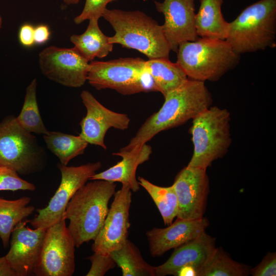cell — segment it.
<instances>
[{
  "label": "cell",
  "instance_id": "cell-25",
  "mask_svg": "<svg viewBox=\"0 0 276 276\" xmlns=\"http://www.w3.org/2000/svg\"><path fill=\"white\" fill-rule=\"evenodd\" d=\"M110 255L123 276H155V266L147 263L137 247L128 239L123 247Z\"/></svg>",
  "mask_w": 276,
  "mask_h": 276
},
{
  "label": "cell",
  "instance_id": "cell-29",
  "mask_svg": "<svg viewBox=\"0 0 276 276\" xmlns=\"http://www.w3.org/2000/svg\"><path fill=\"white\" fill-rule=\"evenodd\" d=\"M35 189L33 183L20 178L15 170L0 166V191H34Z\"/></svg>",
  "mask_w": 276,
  "mask_h": 276
},
{
  "label": "cell",
  "instance_id": "cell-37",
  "mask_svg": "<svg viewBox=\"0 0 276 276\" xmlns=\"http://www.w3.org/2000/svg\"><path fill=\"white\" fill-rule=\"evenodd\" d=\"M65 4L67 5L76 4L79 3L80 0H62Z\"/></svg>",
  "mask_w": 276,
  "mask_h": 276
},
{
  "label": "cell",
  "instance_id": "cell-13",
  "mask_svg": "<svg viewBox=\"0 0 276 276\" xmlns=\"http://www.w3.org/2000/svg\"><path fill=\"white\" fill-rule=\"evenodd\" d=\"M206 170L187 166L176 176L172 185L178 201L177 218L194 220L204 217L209 193Z\"/></svg>",
  "mask_w": 276,
  "mask_h": 276
},
{
  "label": "cell",
  "instance_id": "cell-23",
  "mask_svg": "<svg viewBox=\"0 0 276 276\" xmlns=\"http://www.w3.org/2000/svg\"><path fill=\"white\" fill-rule=\"evenodd\" d=\"M31 199L27 196L14 200L0 197V238L3 246H9L10 236L15 226L32 214L35 208L28 205Z\"/></svg>",
  "mask_w": 276,
  "mask_h": 276
},
{
  "label": "cell",
  "instance_id": "cell-36",
  "mask_svg": "<svg viewBox=\"0 0 276 276\" xmlns=\"http://www.w3.org/2000/svg\"><path fill=\"white\" fill-rule=\"evenodd\" d=\"M176 276H198V270L191 265L183 266L179 269Z\"/></svg>",
  "mask_w": 276,
  "mask_h": 276
},
{
  "label": "cell",
  "instance_id": "cell-20",
  "mask_svg": "<svg viewBox=\"0 0 276 276\" xmlns=\"http://www.w3.org/2000/svg\"><path fill=\"white\" fill-rule=\"evenodd\" d=\"M223 2V0H200L195 15V27L199 37L225 40L229 22L222 13Z\"/></svg>",
  "mask_w": 276,
  "mask_h": 276
},
{
  "label": "cell",
  "instance_id": "cell-7",
  "mask_svg": "<svg viewBox=\"0 0 276 276\" xmlns=\"http://www.w3.org/2000/svg\"><path fill=\"white\" fill-rule=\"evenodd\" d=\"M141 58H121L89 63L87 80L96 89L110 88L124 95L158 91Z\"/></svg>",
  "mask_w": 276,
  "mask_h": 276
},
{
  "label": "cell",
  "instance_id": "cell-1",
  "mask_svg": "<svg viewBox=\"0 0 276 276\" xmlns=\"http://www.w3.org/2000/svg\"><path fill=\"white\" fill-rule=\"evenodd\" d=\"M159 109L149 117L129 143L120 150L128 151L161 131L180 126L211 106L212 96L202 81L188 79L164 97Z\"/></svg>",
  "mask_w": 276,
  "mask_h": 276
},
{
  "label": "cell",
  "instance_id": "cell-19",
  "mask_svg": "<svg viewBox=\"0 0 276 276\" xmlns=\"http://www.w3.org/2000/svg\"><path fill=\"white\" fill-rule=\"evenodd\" d=\"M151 153V147L146 144L128 151L120 150L113 155L121 157L122 159L120 162L104 171L95 174L89 180L119 182L128 186L133 192H136L140 188L136 178V169L140 165L149 159Z\"/></svg>",
  "mask_w": 276,
  "mask_h": 276
},
{
  "label": "cell",
  "instance_id": "cell-9",
  "mask_svg": "<svg viewBox=\"0 0 276 276\" xmlns=\"http://www.w3.org/2000/svg\"><path fill=\"white\" fill-rule=\"evenodd\" d=\"M100 162L79 166L58 164L61 174L60 184L47 206L37 210L38 214L28 220L34 228L47 229L64 218L66 205L74 194L96 173Z\"/></svg>",
  "mask_w": 276,
  "mask_h": 276
},
{
  "label": "cell",
  "instance_id": "cell-8",
  "mask_svg": "<svg viewBox=\"0 0 276 276\" xmlns=\"http://www.w3.org/2000/svg\"><path fill=\"white\" fill-rule=\"evenodd\" d=\"M45 156L36 137L22 128L16 117L9 116L0 122V166L28 175L42 168Z\"/></svg>",
  "mask_w": 276,
  "mask_h": 276
},
{
  "label": "cell",
  "instance_id": "cell-17",
  "mask_svg": "<svg viewBox=\"0 0 276 276\" xmlns=\"http://www.w3.org/2000/svg\"><path fill=\"white\" fill-rule=\"evenodd\" d=\"M209 225L204 217L194 220L177 218L166 228L154 227L146 232L152 256L159 257L198 237Z\"/></svg>",
  "mask_w": 276,
  "mask_h": 276
},
{
  "label": "cell",
  "instance_id": "cell-28",
  "mask_svg": "<svg viewBox=\"0 0 276 276\" xmlns=\"http://www.w3.org/2000/svg\"><path fill=\"white\" fill-rule=\"evenodd\" d=\"M250 269L233 260L222 248H216L198 276H246L250 274Z\"/></svg>",
  "mask_w": 276,
  "mask_h": 276
},
{
  "label": "cell",
  "instance_id": "cell-12",
  "mask_svg": "<svg viewBox=\"0 0 276 276\" xmlns=\"http://www.w3.org/2000/svg\"><path fill=\"white\" fill-rule=\"evenodd\" d=\"M131 195L129 187L123 185L115 192L103 225L92 244L94 252L108 255L121 248L126 243L130 227Z\"/></svg>",
  "mask_w": 276,
  "mask_h": 276
},
{
  "label": "cell",
  "instance_id": "cell-14",
  "mask_svg": "<svg viewBox=\"0 0 276 276\" xmlns=\"http://www.w3.org/2000/svg\"><path fill=\"white\" fill-rule=\"evenodd\" d=\"M80 97L86 109V114L81 120L79 135L88 144L106 149L104 139L110 128L124 130L130 124L125 113L112 111L101 104L88 90L82 91Z\"/></svg>",
  "mask_w": 276,
  "mask_h": 276
},
{
  "label": "cell",
  "instance_id": "cell-22",
  "mask_svg": "<svg viewBox=\"0 0 276 276\" xmlns=\"http://www.w3.org/2000/svg\"><path fill=\"white\" fill-rule=\"evenodd\" d=\"M145 67L153 78L158 92L164 97L189 79L180 66L169 59L148 60L146 61Z\"/></svg>",
  "mask_w": 276,
  "mask_h": 276
},
{
  "label": "cell",
  "instance_id": "cell-34",
  "mask_svg": "<svg viewBox=\"0 0 276 276\" xmlns=\"http://www.w3.org/2000/svg\"><path fill=\"white\" fill-rule=\"evenodd\" d=\"M34 35L35 44H42L49 40L51 32L47 25L41 24L34 27Z\"/></svg>",
  "mask_w": 276,
  "mask_h": 276
},
{
  "label": "cell",
  "instance_id": "cell-26",
  "mask_svg": "<svg viewBox=\"0 0 276 276\" xmlns=\"http://www.w3.org/2000/svg\"><path fill=\"white\" fill-rule=\"evenodd\" d=\"M138 181L153 199L164 224H171L178 213V201L173 185L167 187L158 186L143 177H139Z\"/></svg>",
  "mask_w": 276,
  "mask_h": 276
},
{
  "label": "cell",
  "instance_id": "cell-5",
  "mask_svg": "<svg viewBox=\"0 0 276 276\" xmlns=\"http://www.w3.org/2000/svg\"><path fill=\"white\" fill-rule=\"evenodd\" d=\"M225 40L242 54L276 47V0H260L228 24Z\"/></svg>",
  "mask_w": 276,
  "mask_h": 276
},
{
  "label": "cell",
  "instance_id": "cell-16",
  "mask_svg": "<svg viewBox=\"0 0 276 276\" xmlns=\"http://www.w3.org/2000/svg\"><path fill=\"white\" fill-rule=\"evenodd\" d=\"M28 220L19 222L11 234L10 248L5 256L16 276L34 274L47 229L29 228Z\"/></svg>",
  "mask_w": 276,
  "mask_h": 276
},
{
  "label": "cell",
  "instance_id": "cell-18",
  "mask_svg": "<svg viewBox=\"0 0 276 276\" xmlns=\"http://www.w3.org/2000/svg\"><path fill=\"white\" fill-rule=\"evenodd\" d=\"M215 238L205 232L187 243L175 248L170 258L163 264L155 266V276H176L180 268L194 266L199 270L211 258L215 249Z\"/></svg>",
  "mask_w": 276,
  "mask_h": 276
},
{
  "label": "cell",
  "instance_id": "cell-33",
  "mask_svg": "<svg viewBox=\"0 0 276 276\" xmlns=\"http://www.w3.org/2000/svg\"><path fill=\"white\" fill-rule=\"evenodd\" d=\"M34 27L29 23L24 24L19 28L18 38L19 43L24 47L30 48L34 44Z\"/></svg>",
  "mask_w": 276,
  "mask_h": 276
},
{
  "label": "cell",
  "instance_id": "cell-35",
  "mask_svg": "<svg viewBox=\"0 0 276 276\" xmlns=\"http://www.w3.org/2000/svg\"><path fill=\"white\" fill-rule=\"evenodd\" d=\"M0 276H16L5 257H0Z\"/></svg>",
  "mask_w": 276,
  "mask_h": 276
},
{
  "label": "cell",
  "instance_id": "cell-27",
  "mask_svg": "<svg viewBox=\"0 0 276 276\" xmlns=\"http://www.w3.org/2000/svg\"><path fill=\"white\" fill-rule=\"evenodd\" d=\"M37 85V80L35 78L27 87L21 111L16 119L27 131L44 135L49 131L45 127L39 112L36 97Z\"/></svg>",
  "mask_w": 276,
  "mask_h": 276
},
{
  "label": "cell",
  "instance_id": "cell-15",
  "mask_svg": "<svg viewBox=\"0 0 276 276\" xmlns=\"http://www.w3.org/2000/svg\"><path fill=\"white\" fill-rule=\"evenodd\" d=\"M195 0L154 1L156 10L165 18L162 26L171 51L177 52L180 43L193 41L199 37L195 27Z\"/></svg>",
  "mask_w": 276,
  "mask_h": 276
},
{
  "label": "cell",
  "instance_id": "cell-3",
  "mask_svg": "<svg viewBox=\"0 0 276 276\" xmlns=\"http://www.w3.org/2000/svg\"><path fill=\"white\" fill-rule=\"evenodd\" d=\"M102 17L115 31L114 35L109 37L110 43L135 49L149 60L169 59L171 49L162 26L143 12L106 8Z\"/></svg>",
  "mask_w": 276,
  "mask_h": 276
},
{
  "label": "cell",
  "instance_id": "cell-2",
  "mask_svg": "<svg viewBox=\"0 0 276 276\" xmlns=\"http://www.w3.org/2000/svg\"><path fill=\"white\" fill-rule=\"evenodd\" d=\"M93 180L76 191L64 214V218L70 221L67 227L77 247L94 240L107 215L109 201L116 192L114 182Z\"/></svg>",
  "mask_w": 276,
  "mask_h": 276
},
{
  "label": "cell",
  "instance_id": "cell-11",
  "mask_svg": "<svg viewBox=\"0 0 276 276\" xmlns=\"http://www.w3.org/2000/svg\"><path fill=\"white\" fill-rule=\"evenodd\" d=\"M38 62L44 76L63 86L79 87L87 81L89 62L74 47H48L39 53Z\"/></svg>",
  "mask_w": 276,
  "mask_h": 276
},
{
  "label": "cell",
  "instance_id": "cell-24",
  "mask_svg": "<svg viewBox=\"0 0 276 276\" xmlns=\"http://www.w3.org/2000/svg\"><path fill=\"white\" fill-rule=\"evenodd\" d=\"M47 147L60 160L67 165L77 156L83 154L88 143L79 135H74L59 131H50L43 135Z\"/></svg>",
  "mask_w": 276,
  "mask_h": 276
},
{
  "label": "cell",
  "instance_id": "cell-30",
  "mask_svg": "<svg viewBox=\"0 0 276 276\" xmlns=\"http://www.w3.org/2000/svg\"><path fill=\"white\" fill-rule=\"evenodd\" d=\"M116 1L117 0H86L82 11L75 17L74 22L78 25L91 18L99 19L102 17L107 5Z\"/></svg>",
  "mask_w": 276,
  "mask_h": 276
},
{
  "label": "cell",
  "instance_id": "cell-32",
  "mask_svg": "<svg viewBox=\"0 0 276 276\" xmlns=\"http://www.w3.org/2000/svg\"><path fill=\"white\" fill-rule=\"evenodd\" d=\"M250 274L252 276H275V252L267 253L258 265L250 269Z\"/></svg>",
  "mask_w": 276,
  "mask_h": 276
},
{
  "label": "cell",
  "instance_id": "cell-6",
  "mask_svg": "<svg viewBox=\"0 0 276 276\" xmlns=\"http://www.w3.org/2000/svg\"><path fill=\"white\" fill-rule=\"evenodd\" d=\"M192 120L190 132L194 151L188 166L206 169L228 150L231 114L226 109L210 106Z\"/></svg>",
  "mask_w": 276,
  "mask_h": 276
},
{
  "label": "cell",
  "instance_id": "cell-21",
  "mask_svg": "<svg viewBox=\"0 0 276 276\" xmlns=\"http://www.w3.org/2000/svg\"><path fill=\"white\" fill-rule=\"evenodd\" d=\"M99 19L91 18L85 31L80 35L71 36L70 40L74 48L88 62L96 57L103 58L113 49V44L109 41V37L100 30Z\"/></svg>",
  "mask_w": 276,
  "mask_h": 276
},
{
  "label": "cell",
  "instance_id": "cell-38",
  "mask_svg": "<svg viewBox=\"0 0 276 276\" xmlns=\"http://www.w3.org/2000/svg\"><path fill=\"white\" fill-rule=\"evenodd\" d=\"M2 24H3V20H2V17L0 14V30L1 29L2 27Z\"/></svg>",
  "mask_w": 276,
  "mask_h": 276
},
{
  "label": "cell",
  "instance_id": "cell-10",
  "mask_svg": "<svg viewBox=\"0 0 276 276\" xmlns=\"http://www.w3.org/2000/svg\"><path fill=\"white\" fill-rule=\"evenodd\" d=\"M74 240L65 219L48 228L34 274L37 276H71L75 269Z\"/></svg>",
  "mask_w": 276,
  "mask_h": 276
},
{
  "label": "cell",
  "instance_id": "cell-4",
  "mask_svg": "<svg viewBox=\"0 0 276 276\" xmlns=\"http://www.w3.org/2000/svg\"><path fill=\"white\" fill-rule=\"evenodd\" d=\"M176 53V63L187 77L204 82L218 81L241 58L225 40L201 37L181 42Z\"/></svg>",
  "mask_w": 276,
  "mask_h": 276
},
{
  "label": "cell",
  "instance_id": "cell-31",
  "mask_svg": "<svg viewBox=\"0 0 276 276\" xmlns=\"http://www.w3.org/2000/svg\"><path fill=\"white\" fill-rule=\"evenodd\" d=\"M87 259L91 262V267L86 274V276H103L116 266L110 254L94 252Z\"/></svg>",
  "mask_w": 276,
  "mask_h": 276
}]
</instances>
